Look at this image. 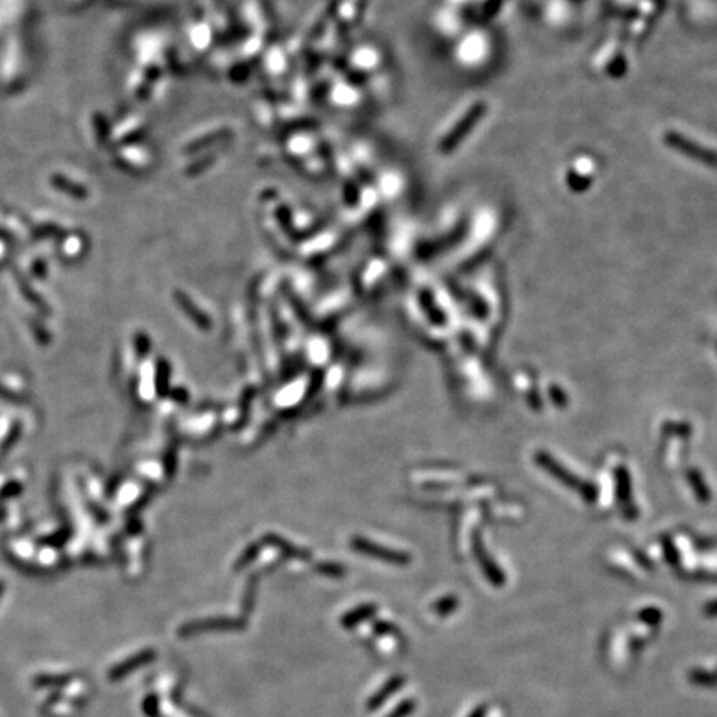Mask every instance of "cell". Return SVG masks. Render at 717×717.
Returning a JSON list of instances; mask_svg holds the SVG:
<instances>
[{"label": "cell", "mask_w": 717, "mask_h": 717, "mask_svg": "<svg viewBox=\"0 0 717 717\" xmlns=\"http://www.w3.org/2000/svg\"><path fill=\"white\" fill-rule=\"evenodd\" d=\"M487 113V103L485 102H476L470 106V110L458 120V123L443 136L442 142L438 143V151L440 153H450L462 143V140L474 130L476 123L483 118V115Z\"/></svg>", "instance_id": "1"}, {"label": "cell", "mask_w": 717, "mask_h": 717, "mask_svg": "<svg viewBox=\"0 0 717 717\" xmlns=\"http://www.w3.org/2000/svg\"><path fill=\"white\" fill-rule=\"evenodd\" d=\"M664 142L667 143V147L673 148V150L682 153V155H686V156H691V158H694L696 161H700V163L707 165V167L717 168V153L716 151L700 147L699 143L692 142V140L686 138V136H682L681 133H676V131H667V133L664 135Z\"/></svg>", "instance_id": "2"}, {"label": "cell", "mask_w": 717, "mask_h": 717, "mask_svg": "<svg viewBox=\"0 0 717 717\" xmlns=\"http://www.w3.org/2000/svg\"><path fill=\"white\" fill-rule=\"evenodd\" d=\"M404 684H405L404 676H393L392 679H389V681L385 682V686L380 687V689L377 691L371 699H369V704H367L369 709H379L385 702V700L391 698L392 694H395V692L399 691Z\"/></svg>", "instance_id": "3"}, {"label": "cell", "mask_w": 717, "mask_h": 717, "mask_svg": "<svg viewBox=\"0 0 717 717\" xmlns=\"http://www.w3.org/2000/svg\"><path fill=\"white\" fill-rule=\"evenodd\" d=\"M153 659H155V653H153V651H145V653L136 654L135 658L128 659V661L123 662V664H120L117 669L111 671V678H115V679L122 678V676L131 673L133 669H138L140 666L148 664V662L153 661Z\"/></svg>", "instance_id": "4"}, {"label": "cell", "mask_w": 717, "mask_h": 717, "mask_svg": "<svg viewBox=\"0 0 717 717\" xmlns=\"http://www.w3.org/2000/svg\"><path fill=\"white\" fill-rule=\"evenodd\" d=\"M231 628H239V624L234 623V621H230V620H209V621H201V623L185 626V628L181 629V634L206 631V629H231Z\"/></svg>", "instance_id": "5"}, {"label": "cell", "mask_w": 717, "mask_h": 717, "mask_svg": "<svg viewBox=\"0 0 717 717\" xmlns=\"http://www.w3.org/2000/svg\"><path fill=\"white\" fill-rule=\"evenodd\" d=\"M413 709H416V702H413V700H404V702L393 709L387 717H407L409 714H412Z\"/></svg>", "instance_id": "6"}, {"label": "cell", "mask_w": 717, "mask_h": 717, "mask_svg": "<svg viewBox=\"0 0 717 717\" xmlns=\"http://www.w3.org/2000/svg\"><path fill=\"white\" fill-rule=\"evenodd\" d=\"M371 615V609H359V611L352 613V615H349L347 617H344V626H347V628H352V626H355L359 623V621L366 620V617Z\"/></svg>", "instance_id": "7"}, {"label": "cell", "mask_w": 717, "mask_h": 717, "mask_svg": "<svg viewBox=\"0 0 717 717\" xmlns=\"http://www.w3.org/2000/svg\"><path fill=\"white\" fill-rule=\"evenodd\" d=\"M485 714H487V707L480 706V707H476L475 711L472 712V714L468 716V717H485Z\"/></svg>", "instance_id": "8"}]
</instances>
